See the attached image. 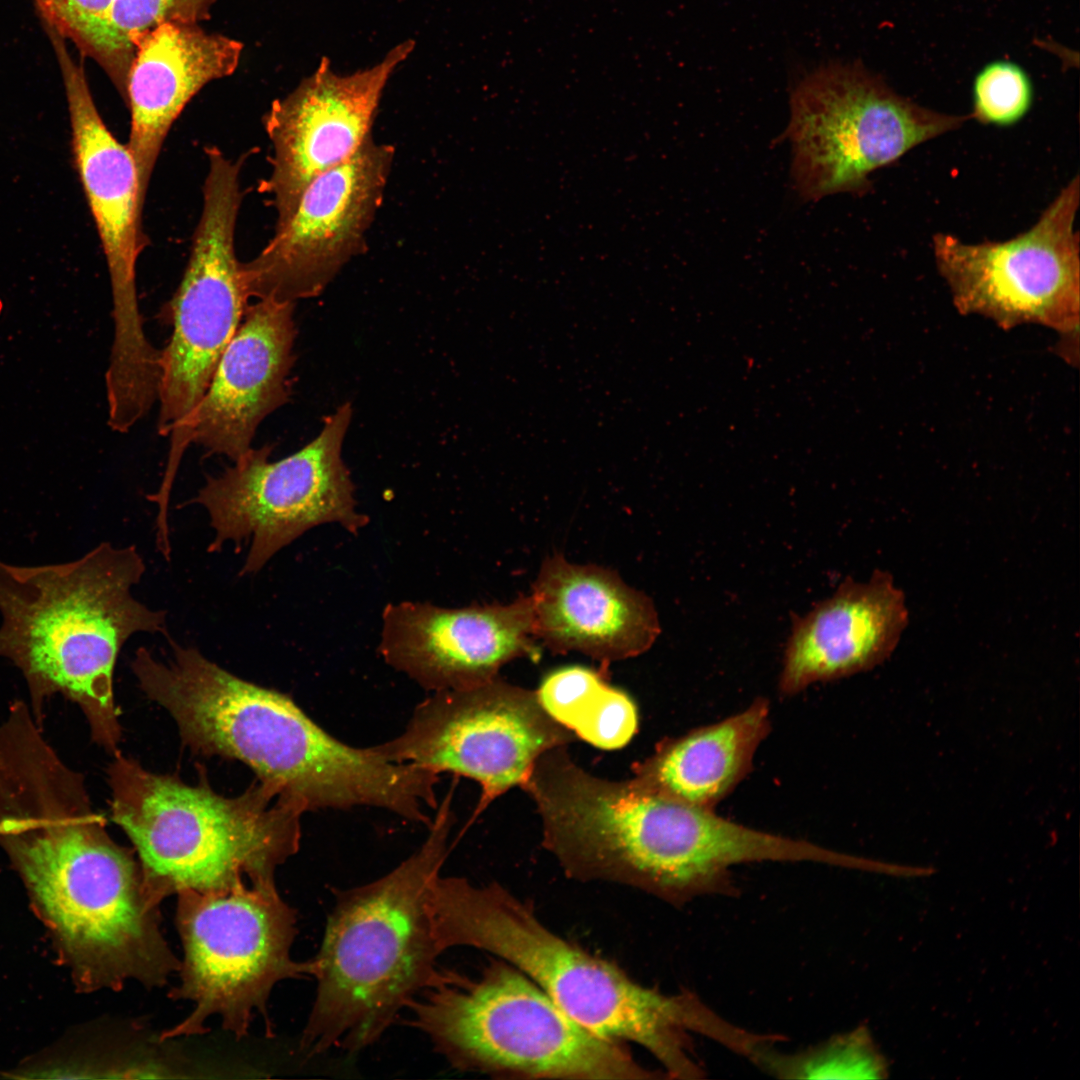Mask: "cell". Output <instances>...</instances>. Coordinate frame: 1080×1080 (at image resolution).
<instances>
[{"instance_id": "3", "label": "cell", "mask_w": 1080, "mask_h": 1080, "mask_svg": "<svg viewBox=\"0 0 1080 1080\" xmlns=\"http://www.w3.org/2000/svg\"><path fill=\"white\" fill-rule=\"evenodd\" d=\"M428 906L441 953L469 946L494 954L594 1034L641 1046L669 1077L705 1075L689 1034L711 1036L718 1015L693 994L667 995L640 985L551 931L497 883L477 886L463 877L438 874Z\"/></svg>"}, {"instance_id": "7", "label": "cell", "mask_w": 1080, "mask_h": 1080, "mask_svg": "<svg viewBox=\"0 0 1080 1080\" xmlns=\"http://www.w3.org/2000/svg\"><path fill=\"white\" fill-rule=\"evenodd\" d=\"M17 873L79 990L160 987L179 970L139 863L106 827L62 860Z\"/></svg>"}, {"instance_id": "13", "label": "cell", "mask_w": 1080, "mask_h": 1080, "mask_svg": "<svg viewBox=\"0 0 1080 1080\" xmlns=\"http://www.w3.org/2000/svg\"><path fill=\"white\" fill-rule=\"evenodd\" d=\"M1080 202L1076 175L1028 230L1006 241L966 243L935 233L936 267L958 308L1011 325L1071 329L1079 318Z\"/></svg>"}, {"instance_id": "26", "label": "cell", "mask_w": 1080, "mask_h": 1080, "mask_svg": "<svg viewBox=\"0 0 1080 1080\" xmlns=\"http://www.w3.org/2000/svg\"><path fill=\"white\" fill-rule=\"evenodd\" d=\"M606 684L594 670L568 666L548 674L536 694L555 721L574 731Z\"/></svg>"}, {"instance_id": "24", "label": "cell", "mask_w": 1080, "mask_h": 1080, "mask_svg": "<svg viewBox=\"0 0 1080 1080\" xmlns=\"http://www.w3.org/2000/svg\"><path fill=\"white\" fill-rule=\"evenodd\" d=\"M756 1064L775 1077L786 1079H871L887 1076L886 1062L865 1027L792 1054L767 1048Z\"/></svg>"}, {"instance_id": "8", "label": "cell", "mask_w": 1080, "mask_h": 1080, "mask_svg": "<svg viewBox=\"0 0 1080 1080\" xmlns=\"http://www.w3.org/2000/svg\"><path fill=\"white\" fill-rule=\"evenodd\" d=\"M176 924L183 946L180 982L169 996L193 1003V1011L162 1038L205 1032L219 1016L240 1038L254 1012L266 1016L274 986L285 979L313 976L312 959L297 962L291 948L297 934L295 910L275 882L241 883L230 889L177 893Z\"/></svg>"}, {"instance_id": "6", "label": "cell", "mask_w": 1080, "mask_h": 1080, "mask_svg": "<svg viewBox=\"0 0 1080 1080\" xmlns=\"http://www.w3.org/2000/svg\"><path fill=\"white\" fill-rule=\"evenodd\" d=\"M407 1008L410 1024L459 1070L564 1079L655 1077L618 1042L570 1018L506 962L493 963L473 980L438 969Z\"/></svg>"}, {"instance_id": "25", "label": "cell", "mask_w": 1080, "mask_h": 1080, "mask_svg": "<svg viewBox=\"0 0 1080 1080\" xmlns=\"http://www.w3.org/2000/svg\"><path fill=\"white\" fill-rule=\"evenodd\" d=\"M971 117L982 124L1009 126L1021 120L1033 100L1028 74L1009 61L985 65L973 83Z\"/></svg>"}, {"instance_id": "14", "label": "cell", "mask_w": 1080, "mask_h": 1080, "mask_svg": "<svg viewBox=\"0 0 1080 1080\" xmlns=\"http://www.w3.org/2000/svg\"><path fill=\"white\" fill-rule=\"evenodd\" d=\"M394 156L393 145L371 138L349 160L313 179L269 243L241 263L248 298L295 303L320 295L366 249Z\"/></svg>"}, {"instance_id": "1", "label": "cell", "mask_w": 1080, "mask_h": 1080, "mask_svg": "<svg viewBox=\"0 0 1080 1080\" xmlns=\"http://www.w3.org/2000/svg\"><path fill=\"white\" fill-rule=\"evenodd\" d=\"M159 661L140 647L131 668L140 688L174 718L194 752L252 768L278 800L299 810L378 807L393 767L371 749L347 745L318 726L287 695L245 681L168 638Z\"/></svg>"}, {"instance_id": "19", "label": "cell", "mask_w": 1080, "mask_h": 1080, "mask_svg": "<svg viewBox=\"0 0 1080 1080\" xmlns=\"http://www.w3.org/2000/svg\"><path fill=\"white\" fill-rule=\"evenodd\" d=\"M908 621L905 595L889 572L875 570L867 582L847 577L831 597L792 617L780 693L874 668L896 649Z\"/></svg>"}, {"instance_id": "22", "label": "cell", "mask_w": 1080, "mask_h": 1080, "mask_svg": "<svg viewBox=\"0 0 1080 1080\" xmlns=\"http://www.w3.org/2000/svg\"><path fill=\"white\" fill-rule=\"evenodd\" d=\"M770 704L757 698L721 721L661 743L634 768L644 787L687 804L714 809L749 774L771 730Z\"/></svg>"}, {"instance_id": "4", "label": "cell", "mask_w": 1080, "mask_h": 1080, "mask_svg": "<svg viewBox=\"0 0 1080 1080\" xmlns=\"http://www.w3.org/2000/svg\"><path fill=\"white\" fill-rule=\"evenodd\" d=\"M454 816L446 797L424 843L386 875L334 889L317 955L316 995L301 1037L308 1055L375 1043L434 979L441 955L429 889L448 856Z\"/></svg>"}, {"instance_id": "10", "label": "cell", "mask_w": 1080, "mask_h": 1080, "mask_svg": "<svg viewBox=\"0 0 1080 1080\" xmlns=\"http://www.w3.org/2000/svg\"><path fill=\"white\" fill-rule=\"evenodd\" d=\"M790 104L783 136L792 144V174L806 200L863 195L875 170L971 118L923 107L858 63L809 73L792 90Z\"/></svg>"}, {"instance_id": "20", "label": "cell", "mask_w": 1080, "mask_h": 1080, "mask_svg": "<svg viewBox=\"0 0 1080 1080\" xmlns=\"http://www.w3.org/2000/svg\"><path fill=\"white\" fill-rule=\"evenodd\" d=\"M133 58L124 102L130 110L128 148L144 207L164 140L187 103L208 83L232 75L243 44L199 24L167 22L131 37Z\"/></svg>"}, {"instance_id": "5", "label": "cell", "mask_w": 1080, "mask_h": 1080, "mask_svg": "<svg viewBox=\"0 0 1080 1080\" xmlns=\"http://www.w3.org/2000/svg\"><path fill=\"white\" fill-rule=\"evenodd\" d=\"M111 816L139 856L152 904L184 890L275 882L300 845L302 813L260 782L234 798L190 786L114 754L107 769Z\"/></svg>"}, {"instance_id": "21", "label": "cell", "mask_w": 1080, "mask_h": 1080, "mask_svg": "<svg viewBox=\"0 0 1080 1080\" xmlns=\"http://www.w3.org/2000/svg\"><path fill=\"white\" fill-rule=\"evenodd\" d=\"M530 599L535 637L554 652L621 660L647 651L660 633L648 596L612 570L560 554L543 561Z\"/></svg>"}, {"instance_id": "27", "label": "cell", "mask_w": 1080, "mask_h": 1080, "mask_svg": "<svg viewBox=\"0 0 1080 1080\" xmlns=\"http://www.w3.org/2000/svg\"><path fill=\"white\" fill-rule=\"evenodd\" d=\"M637 726V709L632 699L606 684L574 732L598 748L613 750L626 745Z\"/></svg>"}, {"instance_id": "18", "label": "cell", "mask_w": 1080, "mask_h": 1080, "mask_svg": "<svg viewBox=\"0 0 1080 1080\" xmlns=\"http://www.w3.org/2000/svg\"><path fill=\"white\" fill-rule=\"evenodd\" d=\"M294 308L272 299L247 306L196 409L192 442L234 462L252 448L262 420L289 400Z\"/></svg>"}, {"instance_id": "12", "label": "cell", "mask_w": 1080, "mask_h": 1080, "mask_svg": "<svg viewBox=\"0 0 1080 1080\" xmlns=\"http://www.w3.org/2000/svg\"><path fill=\"white\" fill-rule=\"evenodd\" d=\"M570 741V730L544 710L536 692L495 677L469 688L433 692L400 735L370 748L391 762L473 779L481 786L479 813L512 787H521L541 755Z\"/></svg>"}, {"instance_id": "15", "label": "cell", "mask_w": 1080, "mask_h": 1080, "mask_svg": "<svg viewBox=\"0 0 1080 1080\" xmlns=\"http://www.w3.org/2000/svg\"><path fill=\"white\" fill-rule=\"evenodd\" d=\"M45 32L64 84L74 163L110 273L116 323L112 361L128 373L143 371L158 351L145 335L137 297L136 264L147 238L136 163L101 118L83 64L71 56L65 39L49 28Z\"/></svg>"}, {"instance_id": "17", "label": "cell", "mask_w": 1080, "mask_h": 1080, "mask_svg": "<svg viewBox=\"0 0 1080 1080\" xmlns=\"http://www.w3.org/2000/svg\"><path fill=\"white\" fill-rule=\"evenodd\" d=\"M533 624L530 596L463 608L400 602L383 610L378 650L426 690L464 689L497 677L515 658L534 656Z\"/></svg>"}, {"instance_id": "16", "label": "cell", "mask_w": 1080, "mask_h": 1080, "mask_svg": "<svg viewBox=\"0 0 1080 1080\" xmlns=\"http://www.w3.org/2000/svg\"><path fill=\"white\" fill-rule=\"evenodd\" d=\"M413 48V41H405L377 64L347 75L323 58L310 76L271 104L264 125L273 155L261 189L271 197L276 226L291 216L313 179L349 160L372 138L384 89Z\"/></svg>"}, {"instance_id": "11", "label": "cell", "mask_w": 1080, "mask_h": 1080, "mask_svg": "<svg viewBox=\"0 0 1080 1080\" xmlns=\"http://www.w3.org/2000/svg\"><path fill=\"white\" fill-rule=\"evenodd\" d=\"M353 409L343 403L325 417L319 434L288 457L270 462L273 448H251L234 465L209 476L191 500L203 506L214 530L208 551L250 543L241 575L258 572L279 550L311 528L338 523L350 533L368 523L357 511L354 485L342 459Z\"/></svg>"}, {"instance_id": "2", "label": "cell", "mask_w": 1080, "mask_h": 1080, "mask_svg": "<svg viewBox=\"0 0 1080 1080\" xmlns=\"http://www.w3.org/2000/svg\"><path fill=\"white\" fill-rule=\"evenodd\" d=\"M144 572L135 546L106 542L65 563L0 560V658L23 674L38 726L46 702L59 694L79 706L94 742L117 752V656L135 633L169 637L166 612L148 608L131 593Z\"/></svg>"}, {"instance_id": "23", "label": "cell", "mask_w": 1080, "mask_h": 1080, "mask_svg": "<svg viewBox=\"0 0 1080 1080\" xmlns=\"http://www.w3.org/2000/svg\"><path fill=\"white\" fill-rule=\"evenodd\" d=\"M218 0H115L95 62L123 101L133 58L132 36L167 22L200 24Z\"/></svg>"}, {"instance_id": "9", "label": "cell", "mask_w": 1080, "mask_h": 1080, "mask_svg": "<svg viewBox=\"0 0 1080 1080\" xmlns=\"http://www.w3.org/2000/svg\"><path fill=\"white\" fill-rule=\"evenodd\" d=\"M203 207L183 278L167 305L173 332L160 351L158 433L170 437L164 476L174 479L192 443L196 409L248 306L234 236L242 201L239 161L205 149Z\"/></svg>"}]
</instances>
